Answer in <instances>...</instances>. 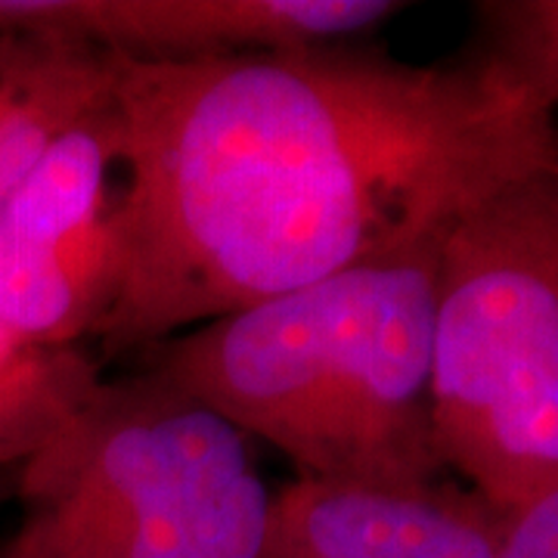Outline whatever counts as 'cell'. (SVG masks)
<instances>
[{
	"mask_svg": "<svg viewBox=\"0 0 558 558\" xmlns=\"http://www.w3.org/2000/svg\"><path fill=\"white\" fill-rule=\"evenodd\" d=\"M450 227L134 354L279 450L299 478L444 484L432 413L440 248Z\"/></svg>",
	"mask_w": 558,
	"mask_h": 558,
	"instance_id": "obj_2",
	"label": "cell"
},
{
	"mask_svg": "<svg viewBox=\"0 0 558 558\" xmlns=\"http://www.w3.org/2000/svg\"><path fill=\"white\" fill-rule=\"evenodd\" d=\"M400 10L388 0H62L57 32L121 60L183 62L339 44Z\"/></svg>",
	"mask_w": 558,
	"mask_h": 558,
	"instance_id": "obj_6",
	"label": "cell"
},
{
	"mask_svg": "<svg viewBox=\"0 0 558 558\" xmlns=\"http://www.w3.org/2000/svg\"><path fill=\"white\" fill-rule=\"evenodd\" d=\"M499 558H558V490L512 515Z\"/></svg>",
	"mask_w": 558,
	"mask_h": 558,
	"instance_id": "obj_11",
	"label": "cell"
},
{
	"mask_svg": "<svg viewBox=\"0 0 558 558\" xmlns=\"http://www.w3.org/2000/svg\"><path fill=\"white\" fill-rule=\"evenodd\" d=\"M119 282L102 360L453 227L558 165L553 112L494 60L413 65L351 40L121 60Z\"/></svg>",
	"mask_w": 558,
	"mask_h": 558,
	"instance_id": "obj_1",
	"label": "cell"
},
{
	"mask_svg": "<svg viewBox=\"0 0 558 558\" xmlns=\"http://www.w3.org/2000/svg\"><path fill=\"white\" fill-rule=\"evenodd\" d=\"M440 462L506 515L558 490V165L509 180L440 248Z\"/></svg>",
	"mask_w": 558,
	"mask_h": 558,
	"instance_id": "obj_4",
	"label": "cell"
},
{
	"mask_svg": "<svg viewBox=\"0 0 558 558\" xmlns=\"http://www.w3.org/2000/svg\"><path fill=\"white\" fill-rule=\"evenodd\" d=\"M22 351H35V348H20L16 341L10 339V336H7V332L0 329V366H3L7 360L16 357V354H22Z\"/></svg>",
	"mask_w": 558,
	"mask_h": 558,
	"instance_id": "obj_14",
	"label": "cell"
},
{
	"mask_svg": "<svg viewBox=\"0 0 558 558\" xmlns=\"http://www.w3.org/2000/svg\"><path fill=\"white\" fill-rule=\"evenodd\" d=\"M509 521L447 481L381 490L295 478L274 494L258 558H499Z\"/></svg>",
	"mask_w": 558,
	"mask_h": 558,
	"instance_id": "obj_7",
	"label": "cell"
},
{
	"mask_svg": "<svg viewBox=\"0 0 558 558\" xmlns=\"http://www.w3.org/2000/svg\"><path fill=\"white\" fill-rule=\"evenodd\" d=\"M116 94L65 131L0 205V329L20 348L94 339L119 282Z\"/></svg>",
	"mask_w": 558,
	"mask_h": 558,
	"instance_id": "obj_5",
	"label": "cell"
},
{
	"mask_svg": "<svg viewBox=\"0 0 558 558\" xmlns=\"http://www.w3.org/2000/svg\"><path fill=\"white\" fill-rule=\"evenodd\" d=\"M16 472L20 469H0V506L3 499L16 497Z\"/></svg>",
	"mask_w": 558,
	"mask_h": 558,
	"instance_id": "obj_13",
	"label": "cell"
},
{
	"mask_svg": "<svg viewBox=\"0 0 558 558\" xmlns=\"http://www.w3.org/2000/svg\"><path fill=\"white\" fill-rule=\"evenodd\" d=\"M494 60L521 90L553 112L558 106V0L481 3Z\"/></svg>",
	"mask_w": 558,
	"mask_h": 558,
	"instance_id": "obj_10",
	"label": "cell"
},
{
	"mask_svg": "<svg viewBox=\"0 0 558 558\" xmlns=\"http://www.w3.org/2000/svg\"><path fill=\"white\" fill-rule=\"evenodd\" d=\"M121 57L50 28H0V205L116 94Z\"/></svg>",
	"mask_w": 558,
	"mask_h": 558,
	"instance_id": "obj_8",
	"label": "cell"
},
{
	"mask_svg": "<svg viewBox=\"0 0 558 558\" xmlns=\"http://www.w3.org/2000/svg\"><path fill=\"white\" fill-rule=\"evenodd\" d=\"M0 558H28L25 539L20 537V531H13L7 539H0Z\"/></svg>",
	"mask_w": 558,
	"mask_h": 558,
	"instance_id": "obj_12",
	"label": "cell"
},
{
	"mask_svg": "<svg viewBox=\"0 0 558 558\" xmlns=\"http://www.w3.org/2000/svg\"><path fill=\"white\" fill-rule=\"evenodd\" d=\"M274 494L236 425L137 366L20 465L16 531L28 558H258Z\"/></svg>",
	"mask_w": 558,
	"mask_h": 558,
	"instance_id": "obj_3",
	"label": "cell"
},
{
	"mask_svg": "<svg viewBox=\"0 0 558 558\" xmlns=\"http://www.w3.org/2000/svg\"><path fill=\"white\" fill-rule=\"evenodd\" d=\"M100 363L81 348L22 351L0 366V469L40 453L100 385Z\"/></svg>",
	"mask_w": 558,
	"mask_h": 558,
	"instance_id": "obj_9",
	"label": "cell"
}]
</instances>
